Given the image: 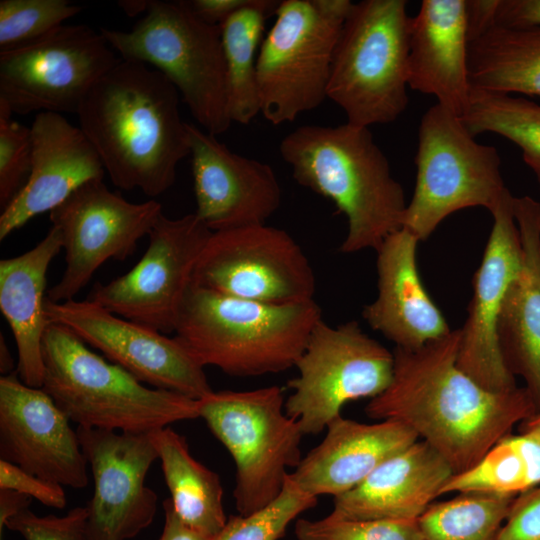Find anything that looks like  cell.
Returning a JSON list of instances; mask_svg holds the SVG:
<instances>
[{"label": "cell", "mask_w": 540, "mask_h": 540, "mask_svg": "<svg viewBox=\"0 0 540 540\" xmlns=\"http://www.w3.org/2000/svg\"><path fill=\"white\" fill-rule=\"evenodd\" d=\"M460 329L418 349L395 347L393 378L370 399L366 415L413 430L454 474L475 464L514 426L536 414L524 387L485 389L457 365Z\"/></svg>", "instance_id": "6da1fadb"}, {"label": "cell", "mask_w": 540, "mask_h": 540, "mask_svg": "<svg viewBox=\"0 0 540 540\" xmlns=\"http://www.w3.org/2000/svg\"><path fill=\"white\" fill-rule=\"evenodd\" d=\"M180 100L161 72L123 59L86 94L79 127L115 187L154 198L174 184L179 162L190 155Z\"/></svg>", "instance_id": "7a4b0ae2"}, {"label": "cell", "mask_w": 540, "mask_h": 540, "mask_svg": "<svg viewBox=\"0 0 540 540\" xmlns=\"http://www.w3.org/2000/svg\"><path fill=\"white\" fill-rule=\"evenodd\" d=\"M279 150L299 185L345 215L341 253L376 251L402 228L407 207L403 187L368 127L303 125L282 139Z\"/></svg>", "instance_id": "3957f363"}, {"label": "cell", "mask_w": 540, "mask_h": 540, "mask_svg": "<svg viewBox=\"0 0 540 540\" xmlns=\"http://www.w3.org/2000/svg\"><path fill=\"white\" fill-rule=\"evenodd\" d=\"M322 319L314 299L269 304L224 295L191 282L175 323V337L203 366L235 377L295 367Z\"/></svg>", "instance_id": "277c9868"}, {"label": "cell", "mask_w": 540, "mask_h": 540, "mask_svg": "<svg viewBox=\"0 0 540 540\" xmlns=\"http://www.w3.org/2000/svg\"><path fill=\"white\" fill-rule=\"evenodd\" d=\"M42 359L41 388L78 427L149 433L199 417L197 400L145 386L62 325L49 322Z\"/></svg>", "instance_id": "5b68a950"}, {"label": "cell", "mask_w": 540, "mask_h": 540, "mask_svg": "<svg viewBox=\"0 0 540 540\" xmlns=\"http://www.w3.org/2000/svg\"><path fill=\"white\" fill-rule=\"evenodd\" d=\"M99 31L121 59L161 72L208 133L228 130L232 121L221 29L199 19L188 1L150 0L132 30Z\"/></svg>", "instance_id": "8992f818"}, {"label": "cell", "mask_w": 540, "mask_h": 540, "mask_svg": "<svg viewBox=\"0 0 540 540\" xmlns=\"http://www.w3.org/2000/svg\"><path fill=\"white\" fill-rule=\"evenodd\" d=\"M405 0L354 3L337 40L327 99L347 122L395 121L407 108L410 19Z\"/></svg>", "instance_id": "52a82bcc"}, {"label": "cell", "mask_w": 540, "mask_h": 540, "mask_svg": "<svg viewBox=\"0 0 540 540\" xmlns=\"http://www.w3.org/2000/svg\"><path fill=\"white\" fill-rule=\"evenodd\" d=\"M198 401V413L235 464L233 497L239 515L267 507L281 494L302 460L304 436L285 412L283 389L212 391Z\"/></svg>", "instance_id": "ba28073f"}, {"label": "cell", "mask_w": 540, "mask_h": 540, "mask_svg": "<svg viewBox=\"0 0 540 540\" xmlns=\"http://www.w3.org/2000/svg\"><path fill=\"white\" fill-rule=\"evenodd\" d=\"M415 164L402 227L419 241L461 209L484 207L491 213L509 191L497 149L477 142L461 118L438 103L421 118Z\"/></svg>", "instance_id": "9c48e42d"}, {"label": "cell", "mask_w": 540, "mask_h": 540, "mask_svg": "<svg viewBox=\"0 0 540 540\" xmlns=\"http://www.w3.org/2000/svg\"><path fill=\"white\" fill-rule=\"evenodd\" d=\"M288 381L285 412L304 435L319 434L354 400L374 398L390 385L394 355L367 335L357 321L331 326L321 319Z\"/></svg>", "instance_id": "30bf717a"}, {"label": "cell", "mask_w": 540, "mask_h": 540, "mask_svg": "<svg viewBox=\"0 0 540 540\" xmlns=\"http://www.w3.org/2000/svg\"><path fill=\"white\" fill-rule=\"evenodd\" d=\"M120 60L101 32L84 24H64L33 43L0 51V115L76 114Z\"/></svg>", "instance_id": "8fae6325"}, {"label": "cell", "mask_w": 540, "mask_h": 540, "mask_svg": "<svg viewBox=\"0 0 540 540\" xmlns=\"http://www.w3.org/2000/svg\"><path fill=\"white\" fill-rule=\"evenodd\" d=\"M342 26L322 16L312 0L279 2L257 58L260 113L268 122H292L327 99Z\"/></svg>", "instance_id": "7c38bea8"}, {"label": "cell", "mask_w": 540, "mask_h": 540, "mask_svg": "<svg viewBox=\"0 0 540 540\" xmlns=\"http://www.w3.org/2000/svg\"><path fill=\"white\" fill-rule=\"evenodd\" d=\"M192 283L269 304L313 299L316 279L301 246L285 230L264 225L212 232Z\"/></svg>", "instance_id": "4fadbf2b"}, {"label": "cell", "mask_w": 540, "mask_h": 540, "mask_svg": "<svg viewBox=\"0 0 540 540\" xmlns=\"http://www.w3.org/2000/svg\"><path fill=\"white\" fill-rule=\"evenodd\" d=\"M211 234L195 213L176 219L162 213L139 262L126 274L96 284L88 300L166 335L174 333L194 268Z\"/></svg>", "instance_id": "5bb4252c"}, {"label": "cell", "mask_w": 540, "mask_h": 540, "mask_svg": "<svg viewBox=\"0 0 540 540\" xmlns=\"http://www.w3.org/2000/svg\"><path fill=\"white\" fill-rule=\"evenodd\" d=\"M162 213L156 200L131 203L110 191L103 180L79 187L50 212L52 226L61 234L66 266L47 298L74 300L104 262L132 255Z\"/></svg>", "instance_id": "9a60e30c"}, {"label": "cell", "mask_w": 540, "mask_h": 540, "mask_svg": "<svg viewBox=\"0 0 540 540\" xmlns=\"http://www.w3.org/2000/svg\"><path fill=\"white\" fill-rule=\"evenodd\" d=\"M50 323L67 327L143 384L200 400L213 390L204 367L174 336L120 317L88 299L52 302Z\"/></svg>", "instance_id": "2e32d148"}, {"label": "cell", "mask_w": 540, "mask_h": 540, "mask_svg": "<svg viewBox=\"0 0 540 540\" xmlns=\"http://www.w3.org/2000/svg\"><path fill=\"white\" fill-rule=\"evenodd\" d=\"M94 491L87 504L90 540H130L151 525L157 494L145 485L158 459L149 433L78 427Z\"/></svg>", "instance_id": "e0dca14e"}, {"label": "cell", "mask_w": 540, "mask_h": 540, "mask_svg": "<svg viewBox=\"0 0 540 540\" xmlns=\"http://www.w3.org/2000/svg\"><path fill=\"white\" fill-rule=\"evenodd\" d=\"M513 199L508 191L491 212L492 229L473 276L468 316L460 328L458 367L493 392H507L518 387L504 362L498 337L503 301L522 265Z\"/></svg>", "instance_id": "ac0fdd59"}, {"label": "cell", "mask_w": 540, "mask_h": 540, "mask_svg": "<svg viewBox=\"0 0 540 540\" xmlns=\"http://www.w3.org/2000/svg\"><path fill=\"white\" fill-rule=\"evenodd\" d=\"M0 459L74 489L87 487V460L77 431L42 389L17 371L0 378Z\"/></svg>", "instance_id": "d6986e66"}, {"label": "cell", "mask_w": 540, "mask_h": 540, "mask_svg": "<svg viewBox=\"0 0 540 540\" xmlns=\"http://www.w3.org/2000/svg\"><path fill=\"white\" fill-rule=\"evenodd\" d=\"M187 128L197 217L212 232L266 224L282 197L273 168L193 124Z\"/></svg>", "instance_id": "ffe728a7"}, {"label": "cell", "mask_w": 540, "mask_h": 540, "mask_svg": "<svg viewBox=\"0 0 540 540\" xmlns=\"http://www.w3.org/2000/svg\"><path fill=\"white\" fill-rule=\"evenodd\" d=\"M31 128L32 168L14 200L1 211L0 240L61 205L82 185L103 180V163L80 127L54 112L37 113Z\"/></svg>", "instance_id": "44dd1931"}, {"label": "cell", "mask_w": 540, "mask_h": 540, "mask_svg": "<svg viewBox=\"0 0 540 540\" xmlns=\"http://www.w3.org/2000/svg\"><path fill=\"white\" fill-rule=\"evenodd\" d=\"M418 242L403 227L383 241L376 250L378 294L362 310L364 320L373 330L395 347L410 350L452 331L421 280L416 257Z\"/></svg>", "instance_id": "7402d4cb"}, {"label": "cell", "mask_w": 540, "mask_h": 540, "mask_svg": "<svg viewBox=\"0 0 540 540\" xmlns=\"http://www.w3.org/2000/svg\"><path fill=\"white\" fill-rule=\"evenodd\" d=\"M326 430L324 439L289 473L301 491L317 498L350 491L419 439L409 427L393 420L368 424L340 416Z\"/></svg>", "instance_id": "603a6c76"}, {"label": "cell", "mask_w": 540, "mask_h": 540, "mask_svg": "<svg viewBox=\"0 0 540 540\" xmlns=\"http://www.w3.org/2000/svg\"><path fill=\"white\" fill-rule=\"evenodd\" d=\"M466 0H423L410 19L408 86L461 117L472 86Z\"/></svg>", "instance_id": "cb8c5ba5"}, {"label": "cell", "mask_w": 540, "mask_h": 540, "mask_svg": "<svg viewBox=\"0 0 540 540\" xmlns=\"http://www.w3.org/2000/svg\"><path fill=\"white\" fill-rule=\"evenodd\" d=\"M454 475L448 462L418 440L386 460L350 491L333 498L330 517L345 520H415Z\"/></svg>", "instance_id": "d4e9b609"}, {"label": "cell", "mask_w": 540, "mask_h": 540, "mask_svg": "<svg viewBox=\"0 0 540 540\" xmlns=\"http://www.w3.org/2000/svg\"><path fill=\"white\" fill-rule=\"evenodd\" d=\"M513 213L521 241L522 265L505 295L498 337L508 370L523 379L539 414L540 202L530 196L514 197Z\"/></svg>", "instance_id": "484cf974"}, {"label": "cell", "mask_w": 540, "mask_h": 540, "mask_svg": "<svg viewBox=\"0 0 540 540\" xmlns=\"http://www.w3.org/2000/svg\"><path fill=\"white\" fill-rule=\"evenodd\" d=\"M61 249V234L52 226L32 249L0 261V310L15 338L16 371L23 383L34 388L43 384L42 341L49 324L46 275Z\"/></svg>", "instance_id": "4316f807"}, {"label": "cell", "mask_w": 540, "mask_h": 540, "mask_svg": "<svg viewBox=\"0 0 540 540\" xmlns=\"http://www.w3.org/2000/svg\"><path fill=\"white\" fill-rule=\"evenodd\" d=\"M149 436L177 516L189 528L213 538L228 520L219 475L197 461L185 437L170 427L153 430Z\"/></svg>", "instance_id": "83f0119b"}, {"label": "cell", "mask_w": 540, "mask_h": 540, "mask_svg": "<svg viewBox=\"0 0 540 540\" xmlns=\"http://www.w3.org/2000/svg\"><path fill=\"white\" fill-rule=\"evenodd\" d=\"M472 88L540 97V29L493 25L469 42Z\"/></svg>", "instance_id": "f1b7e54d"}, {"label": "cell", "mask_w": 540, "mask_h": 540, "mask_svg": "<svg viewBox=\"0 0 540 540\" xmlns=\"http://www.w3.org/2000/svg\"><path fill=\"white\" fill-rule=\"evenodd\" d=\"M279 2L250 0L220 26L232 122L247 125L260 113L258 52L266 19L275 14Z\"/></svg>", "instance_id": "f546056e"}, {"label": "cell", "mask_w": 540, "mask_h": 540, "mask_svg": "<svg viewBox=\"0 0 540 540\" xmlns=\"http://www.w3.org/2000/svg\"><path fill=\"white\" fill-rule=\"evenodd\" d=\"M540 485V440L523 434L502 437L472 468L454 474L442 495L488 492L516 496Z\"/></svg>", "instance_id": "4dcf8cb0"}, {"label": "cell", "mask_w": 540, "mask_h": 540, "mask_svg": "<svg viewBox=\"0 0 540 540\" xmlns=\"http://www.w3.org/2000/svg\"><path fill=\"white\" fill-rule=\"evenodd\" d=\"M474 137L495 133L515 143L540 184V104L510 94L472 88L460 117Z\"/></svg>", "instance_id": "1f68e13d"}, {"label": "cell", "mask_w": 540, "mask_h": 540, "mask_svg": "<svg viewBox=\"0 0 540 540\" xmlns=\"http://www.w3.org/2000/svg\"><path fill=\"white\" fill-rule=\"evenodd\" d=\"M515 496L463 492L433 502L418 518L425 540H496Z\"/></svg>", "instance_id": "d6a6232c"}, {"label": "cell", "mask_w": 540, "mask_h": 540, "mask_svg": "<svg viewBox=\"0 0 540 540\" xmlns=\"http://www.w3.org/2000/svg\"><path fill=\"white\" fill-rule=\"evenodd\" d=\"M67 0H1L0 51L33 43L81 12Z\"/></svg>", "instance_id": "836d02e7"}, {"label": "cell", "mask_w": 540, "mask_h": 540, "mask_svg": "<svg viewBox=\"0 0 540 540\" xmlns=\"http://www.w3.org/2000/svg\"><path fill=\"white\" fill-rule=\"evenodd\" d=\"M316 504L317 497L301 491L288 475L276 500L251 515L230 516L224 528L211 540H280L289 524Z\"/></svg>", "instance_id": "e575fe53"}, {"label": "cell", "mask_w": 540, "mask_h": 540, "mask_svg": "<svg viewBox=\"0 0 540 540\" xmlns=\"http://www.w3.org/2000/svg\"><path fill=\"white\" fill-rule=\"evenodd\" d=\"M297 540H425L415 520H345L329 515L317 520L298 519Z\"/></svg>", "instance_id": "d590c367"}, {"label": "cell", "mask_w": 540, "mask_h": 540, "mask_svg": "<svg viewBox=\"0 0 540 540\" xmlns=\"http://www.w3.org/2000/svg\"><path fill=\"white\" fill-rule=\"evenodd\" d=\"M31 128L0 115V208L4 210L27 183L32 168Z\"/></svg>", "instance_id": "8d00e7d4"}, {"label": "cell", "mask_w": 540, "mask_h": 540, "mask_svg": "<svg viewBox=\"0 0 540 540\" xmlns=\"http://www.w3.org/2000/svg\"><path fill=\"white\" fill-rule=\"evenodd\" d=\"M87 507H76L64 516H38L26 509L11 517L5 527L25 540H90Z\"/></svg>", "instance_id": "74e56055"}, {"label": "cell", "mask_w": 540, "mask_h": 540, "mask_svg": "<svg viewBox=\"0 0 540 540\" xmlns=\"http://www.w3.org/2000/svg\"><path fill=\"white\" fill-rule=\"evenodd\" d=\"M496 540H540V485L514 497Z\"/></svg>", "instance_id": "f35d334b"}, {"label": "cell", "mask_w": 540, "mask_h": 540, "mask_svg": "<svg viewBox=\"0 0 540 540\" xmlns=\"http://www.w3.org/2000/svg\"><path fill=\"white\" fill-rule=\"evenodd\" d=\"M0 489L15 490L57 509L64 508L67 502L62 485L28 473L3 459H0Z\"/></svg>", "instance_id": "ab89813d"}, {"label": "cell", "mask_w": 540, "mask_h": 540, "mask_svg": "<svg viewBox=\"0 0 540 540\" xmlns=\"http://www.w3.org/2000/svg\"><path fill=\"white\" fill-rule=\"evenodd\" d=\"M496 26L539 28L540 0H497Z\"/></svg>", "instance_id": "60d3db41"}, {"label": "cell", "mask_w": 540, "mask_h": 540, "mask_svg": "<svg viewBox=\"0 0 540 540\" xmlns=\"http://www.w3.org/2000/svg\"><path fill=\"white\" fill-rule=\"evenodd\" d=\"M250 0H191L188 1L193 13L207 24L221 26L236 11Z\"/></svg>", "instance_id": "b9f144b4"}, {"label": "cell", "mask_w": 540, "mask_h": 540, "mask_svg": "<svg viewBox=\"0 0 540 540\" xmlns=\"http://www.w3.org/2000/svg\"><path fill=\"white\" fill-rule=\"evenodd\" d=\"M497 0H466L469 42L495 24Z\"/></svg>", "instance_id": "7bdbcfd3"}, {"label": "cell", "mask_w": 540, "mask_h": 540, "mask_svg": "<svg viewBox=\"0 0 540 540\" xmlns=\"http://www.w3.org/2000/svg\"><path fill=\"white\" fill-rule=\"evenodd\" d=\"M164 525L158 540H211L186 526L177 516L170 498L163 502Z\"/></svg>", "instance_id": "ee69618b"}, {"label": "cell", "mask_w": 540, "mask_h": 540, "mask_svg": "<svg viewBox=\"0 0 540 540\" xmlns=\"http://www.w3.org/2000/svg\"><path fill=\"white\" fill-rule=\"evenodd\" d=\"M32 498L10 489H0V536L6 522L20 512L29 509Z\"/></svg>", "instance_id": "f6af8a7d"}, {"label": "cell", "mask_w": 540, "mask_h": 540, "mask_svg": "<svg viewBox=\"0 0 540 540\" xmlns=\"http://www.w3.org/2000/svg\"><path fill=\"white\" fill-rule=\"evenodd\" d=\"M312 2L322 16L342 25L354 4L350 0H312Z\"/></svg>", "instance_id": "bcb514c9"}, {"label": "cell", "mask_w": 540, "mask_h": 540, "mask_svg": "<svg viewBox=\"0 0 540 540\" xmlns=\"http://www.w3.org/2000/svg\"><path fill=\"white\" fill-rule=\"evenodd\" d=\"M150 0H121L117 5L129 17H135L140 13H146L149 8Z\"/></svg>", "instance_id": "7dc6e473"}, {"label": "cell", "mask_w": 540, "mask_h": 540, "mask_svg": "<svg viewBox=\"0 0 540 540\" xmlns=\"http://www.w3.org/2000/svg\"><path fill=\"white\" fill-rule=\"evenodd\" d=\"M14 361L9 351V348L3 338V335H0V372L1 376L8 375L15 371Z\"/></svg>", "instance_id": "c3c4849f"}, {"label": "cell", "mask_w": 540, "mask_h": 540, "mask_svg": "<svg viewBox=\"0 0 540 540\" xmlns=\"http://www.w3.org/2000/svg\"><path fill=\"white\" fill-rule=\"evenodd\" d=\"M518 432L540 440V413L522 421L518 425Z\"/></svg>", "instance_id": "681fc988"}]
</instances>
